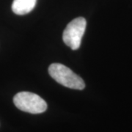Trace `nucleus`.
I'll return each instance as SVG.
<instances>
[{"label":"nucleus","instance_id":"7ed1b4c3","mask_svg":"<svg viewBox=\"0 0 132 132\" xmlns=\"http://www.w3.org/2000/svg\"><path fill=\"white\" fill-rule=\"evenodd\" d=\"M86 20L82 17H79L72 20L65 29L62 39L68 46L73 50H76L80 47L81 38L86 29Z\"/></svg>","mask_w":132,"mask_h":132},{"label":"nucleus","instance_id":"20e7f679","mask_svg":"<svg viewBox=\"0 0 132 132\" xmlns=\"http://www.w3.org/2000/svg\"><path fill=\"white\" fill-rule=\"evenodd\" d=\"M37 0H13V12L17 15H25L31 12L36 5Z\"/></svg>","mask_w":132,"mask_h":132},{"label":"nucleus","instance_id":"f03ea898","mask_svg":"<svg viewBox=\"0 0 132 132\" xmlns=\"http://www.w3.org/2000/svg\"><path fill=\"white\" fill-rule=\"evenodd\" d=\"M13 102L17 108L28 113L40 114L47 109V104L37 94L21 92L15 95Z\"/></svg>","mask_w":132,"mask_h":132},{"label":"nucleus","instance_id":"f257e3e1","mask_svg":"<svg viewBox=\"0 0 132 132\" xmlns=\"http://www.w3.org/2000/svg\"><path fill=\"white\" fill-rule=\"evenodd\" d=\"M48 73L59 84L66 87L83 90L85 87V81L80 76L64 65L53 63L48 68Z\"/></svg>","mask_w":132,"mask_h":132}]
</instances>
